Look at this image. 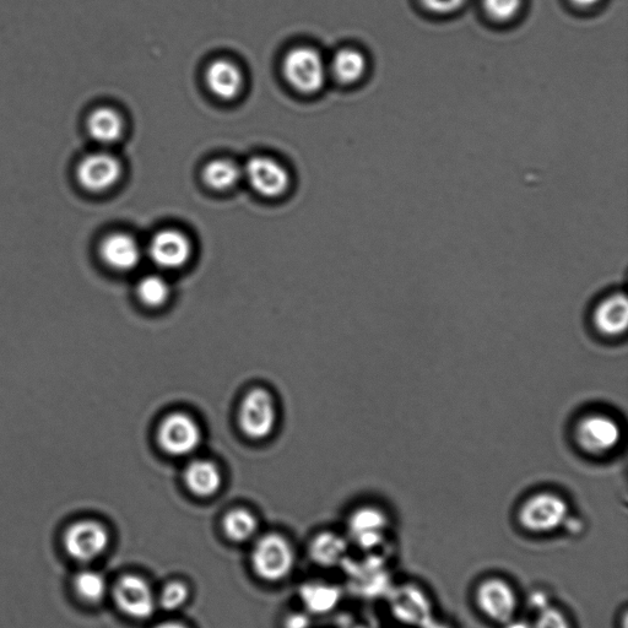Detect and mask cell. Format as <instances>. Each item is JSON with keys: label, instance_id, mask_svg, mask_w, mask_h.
<instances>
[{"label": "cell", "instance_id": "6da1fadb", "mask_svg": "<svg viewBox=\"0 0 628 628\" xmlns=\"http://www.w3.org/2000/svg\"><path fill=\"white\" fill-rule=\"evenodd\" d=\"M254 575L267 583L284 581L295 567V552L283 535L269 533L254 544L251 552Z\"/></svg>", "mask_w": 628, "mask_h": 628}, {"label": "cell", "instance_id": "7a4b0ae2", "mask_svg": "<svg viewBox=\"0 0 628 628\" xmlns=\"http://www.w3.org/2000/svg\"><path fill=\"white\" fill-rule=\"evenodd\" d=\"M283 74L292 89L301 94L312 95L326 83L327 68L321 54L316 50L311 47H296L285 56Z\"/></svg>", "mask_w": 628, "mask_h": 628}, {"label": "cell", "instance_id": "3957f363", "mask_svg": "<svg viewBox=\"0 0 628 628\" xmlns=\"http://www.w3.org/2000/svg\"><path fill=\"white\" fill-rule=\"evenodd\" d=\"M113 602L124 616L135 621L151 619L157 598L150 583L138 575H124L112 589Z\"/></svg>", "mask_w": 628, "mask_h": 628}, {"label": "cell", "instance_id": "277c9868", "mask_svg": "<svg viewBox=\"0 0 628 628\" xmlns=\"http://www.w3.org/2000/svg\"><path fill=\"white\" fill-rule=\"evenodd\" d=\"M110 533L104 524L94 519H83L70 525L63 544L73 560L89 563L100 559L110 546Z\"/></svg>", "mask_w": 628, "mask_h": 628}, {"label": "cell", "instance_id": "5b68a950", "mask_svg": "<svg viewBox=\"0 0 628 628\" xmlns=\"http://www.w3.org/2000/svg\"><path fill=\"white\" fill-rule=\"evenodd\" d=\"M238 422L243 433L252 440H264L272 435L276 424V408L272 395L262 388L247 393L241 403Z\"/></svg>", "mask_w": 628, "mask_h": 628}, {"label": "cell", "instance_id": "8992f818", "mask_svg": "<svg viewBox=\"0 0 628 628\" xmlns=\"http://www.w3.org/2000/svg\"><path fill=\"white\" fill-rule=\"evenodd\" d=\"M568 506L562 497L543 492L524 503L519 522L532 533H550L566 522Z\"/></svg>", "mask_w": 628, "mask_h": 628}, {"label": "cell", "instance_id": "52a82bcc", "mask_svg": "<svg viewBox=\"0 0 628 628\" xmlns=\"http://www.w3.org/2000/svg\"><path fill=\"white\" fill-rule=\"evenodd\" d=\"M157 438L166 453L186 457L197 451L202 442V430L191 416L175 413L161 422Z\"/></svg>", "mask_w": 628, "mask_h": 628}, {"label": "cell", "instance_id": "ba28073f", "mask_svg": "<svg viewBox=\"0 0 628 628\" xmlns=\"http://www.w3.org/2000/svg\"><path fill=\"white\" fill-rule=\"evenodd\" d=\"M121 177V161L106 151L85 156L77 167L79 186L89 193H106L116 186Z\"/></svg>", "mask_w": 628, "mask_h": 628}, {"label": "cell", "instance_id": "9c48e42d", "mask_svg": "<svg viewBox=\"0 0 628 628\" xmlns=\"http://www.w3.org/2000/svg\"><path fill=\"white\" fill-rule=\"evenodd\" d=\"M242 172L253 191L265 198L283 196L290 186L288 170L272 157L253 156Z\"/></svg>", "mask_w": 628, "mask_h": 628}, {"label": "cell", "instance_id": "30bf717a", "mask_svg": "<svg viewBox=\"0 0 628 628\" xmlns=\"http://www.w3.org/2000/svg\"><path fill=\"white\" fill-rule=\"evenodd\" d=\"M148 253L157 267L176 270L184 267L192 256V243L177 230L157 232L149 243Z\"/></svg>", "mask_w": 628, "mask_h": 628}, {"label": "cell", "instance_id": "8fae6325", "mask_svg": "<svg viewBox=\"0 0 628 628\" xmlns=\"http://www.w3.org/2000/svg\"><path fill=\"white\" fill-rule=\"evenodd\" d=\"M476 603L483 614L498 624H508L517 610L513 589L501 579H489L476 592Z\"/></svg>", "mask_w": 628, "mask_h": 628}, {"label": "cell", "instance_id": "7c38bea8", "mask_svg": "<svg viewBox=\"0 0 628 628\" xmlns=\"http://www.w3.org/2000/svg\"><path fill=\"white\" fill-rule=\"evenodd\" d=\"M579 445L592 454L611 451L620 442L621 430L616 421L605 415H590L577 427Z\"/></svg>", "mask_w": 628, "mask_h": 628}, {"label": "cell", "instance_id": "4fadbf2b", "mask_svg": "<svg viewBox=\"0 0 628 628\" xmlns=\"http://www.w3.org/2000/svg\"><path fill=\"white\" fill-rule=\"evenodd\" d=\"M99 256L107 268L118 273H128L142 261V249L131 235L113 232L101 241Z\"/></svg>", "mask_w": 628, "mask_h": 628}, {"label": "cell", "instance_id": "5bb4252c", "mask_svg": "<svg viewBox=\"0 0 628 628\" xmlns=\"http://www.w3.org/2000/svg\"><path fill=\"white\" fill-rule=\"evenodd\" d=\"M183 479L188 491L199 498L213 497L223 486V474L210 460H193L184 470Z\"/></svg>", "mask_w": 628, "mask_h": 628}, {"label": "cell", "instance_id": "9a60e30c", "mask_svg": "<svg viewBox=\"0 0 628 628\" xmlns=\"http://www.w3.org/2000/svg\"><path fill=\"white\" fill-rule=\"evenodd\" d=\"M205 83L213 95L221 100L236 99L243 88V75L236 64L218 59L210 64L205 73Z\"/></svg>", "mask_w": 628, "mask_h": 628}, {"label": "cell", "instance_id": "2e32d148", "mask_svg": "<svg viewBox=\"0 0 628 628\" xmlns=\"http://www.w3.org/2000/svg\"><path fill=\"white\" fill-rule=\"evenodd\" d=\"M86 129L96 143L112 145L123 137L124 121L119 112L113 108L99 107L90 113Z\"/></svg>", "mask_w": 628, "mask_h": 628}, {"label": "cell", "instance_id": "e0dca14e", "mask_svg": "<svg viewBox=\"0 0 628 628\" xmlns=\"http://www.w3.org/2000/svg\"><path fill=\"white\" fill-rule=\"evenodd\" d=\"M595 326L605 335L617 337L628 326V302L624 294L610 296L594 313Z\"/></svg>", "mask_w": 628, "mask_h": 628}, {"label": "cell", "instance_id": "ac0fdd59", "mask_svg": "<svg viewBox=\"0 0 628 628\" xmlns=\"http://www.w3.org/2000/svg\"><path fill=\"white\" fill-rule=\"evenodd\" d=\"M368 62L364 53L356 48H341L332 61V72L341 84L359 83L365 77Z\"/></svg>", "mask_w": 628, "mask_h": 628}, {"label": "cell", "instance_id": "d6986e66", "mask_svg": "<svg viewBox=\"0 0 628 628\" xmlns=\"http://www.w3.org/2000/svg\"><path fill=\"white\" fill-rule=\"evenodd\" d=\"M300 598L308 613L323 615L337 608L340 590L333 584L311 582L301 587Z\"/></svg>", "mask_w": 628, "mask_h": 628}, {"label": "cell", "instance_id": "ffe728a7", "mask_svg": "<svg viewBox=\"0 0 628 628\" xmlns=\"http://www.w3.org/2000/svg\"><path fill=\"white\" fill-rule=\"evenodd\" d=\"M386 516L373 507H364L351 514L349 519V529L351 535L359 541L361 545L375 544V538L384 527H386Z\"/></svg>", "mask_w": 628, "mask_h": 628}, {"label": "cell", "instance_id": "44dd1931", "mask_svg": "<svg viewBox=\"0 0 628 628\" xmlns=\"http://www.w3.org/2000/svg\"><path fill=\"white\" fill-rule=\"evenodd\" d=\"M221 528L231 543L245 544L256 537L259 525L257 517L251 511L235 508L225 514Z\"/></svg>", "mask_w": 628, "mask_h": 628}, {"label": "cell", "instance_id": "7402d4cb", "mask_svg": "<svg viewBox=\"0 0 628 628\" xmlns=\"http://www.w3.org/2000/svg\"><path fill=\"white\" fill-rule=\"evenodd\" d=\"M346 552V543L340 535L335 533H321L314 537L308 549L311 560L323 568H330L343 559Z\"/></svg>", "mask_w": 628, "mask_h": 628}, {"label": "cell", "instance_id": "603a6c76", "mask_svg": "<svg viewBox=\"0 0 628 628\" xmlns=\"http://www.w3.org/2000/svg\"><path fill=\"white\" fill-rule=\"evenodd\" d=\"M242 171L231 160L218 159L210 161L203 170L204 183L214 191H229L240 181Z\"/></svg>", "mask_w": 628, "mask_h": 628}, {"label": "cell", "instance_id": "cb8c5ba5", "mask_svg": "<svg viewBox=\"0 0 628 628\" xmlns=\"http://www.w3.org/2000/svg\"><path fill=\"white\" fill-rule=\"evenodd\" d=\"M73 587L79 599L90 605L104 602L108 592L105 576L94 570L80 571L74 577Z\"/></svg>", "mask_w": 628, "mask_h": 628}, {"label": "cell", "instance_id": "d4e9b609", "mask_svg": "<svg viewBox=\"0 0 628 628\" xmlns=\"http://www.w3.org/2000/svg\"><path fill=\"white\" fill-rule=\"evenodd\" d=\"M138 297L148 307L164 306L171 295L167 280L160 275L145 276L138 284Z\"/></svg>", "mask_w": 628, "mask_h": 628}, {"label": "cell", "instance_id": "484cf974", "mask_svg": "<svg viewBox=\"0 0 628 628\" xmlns=\"http://www.w3.org/2000/svg\"><path fill=\"white\" fill-rule=\"evenodd\" d=\"M191 597V590L186 583L182 581H171L162 588L157 598V606L164 611H177L188 603Z\"/></svg>", "mask_w": 628, "mask_h": 628}, {"label": "cell", "instance_id": "4316f807", "mask_svg": "<svg viewBox=\"0 0 628 628\" xmlns=\"http://www.w3.org/2000/svg\"><path fill=\"white\" fill-rule=\"evenodd\" d=\"M524 0H483L485 13L498 24H508L521 14Z\"/></svg>", "mask_w": 628, "mask_h": 628}, {"label": "cell", "instance_id": "83f0119b", "mask_svg": "<svg viewBox=\"0 0 628 628\" xmlns=\"http://www.w3.org/2000/svg\"><path fill=\"white\" fill-rule=\"evenodd\" d=\"M419 2L430 14L449 16L460 12L467 0H419Z\"/></svg>", "mask_w": 628, "mask_h": 628}, {"label": "cell", "instance_id": "f1b7e54d", "mask_svg": "<svg viewBox=\"0 0 628 628\" xmlns=\"http://www.w3.org/2000/svg\"><path fill=\"white\" fill-rule=\"evenodd\" d=\"M532 628H571L566 616L561 611L552 608L541 610L537 621Z\"/></svg>", "mask_w": 628, "mask_h": 628}, {"label": "cell", "instance_id": "f546056e", "mask_svg": "<svg viewBox=\"0 0 628 628\" xmlns=\"http://www.w3.org/2000/svg\"><path fill=\"white\" fill-rule=\"evenodd\" d=\"M311 615L307 613H291L284 619V628H311Z\"/></svg>", "mask_w": 628, "mask_h": 628}, {"label": "cell", "instance_id": "4dcf8cb0", "mask_svg": "<svg viewBox=\"0 0 628 628\" xmlns=\"http://www.w3.org/2000/svg\"><path fill=\"white\" fill-rule=\"evenodd\" d=\"M603 0H570V3L573 7H576L581 10H588L595 7H598Z\"/></svg>", "mask_w": 628, "mask_h": 628}, {"label": "cell", "instance_id": "1f68e13d", "mask_svg": "<svg viewBox=\"0 0 628 628\" xmlns=\"http://www.w3.org/2000/svg\"><path fill=\"white\" fill-rule=\"evenodd\" d=\"M154 628H189L188 626L182 624V622L178 621H164L157 624Z\"/></svg>", "mask_w": 628, "mask_h": 628}, {"label": "cell", "instance_id": "d6a6232c", "mask_svg": "<svg viewBox=\"0 0 628 628\" xmlns=\"http://www.w3.org/2000/svg\"><path fill=\"white\" fill-rule=\"evenodd\" d=\"M506 628H532V626H529L527 624V622H523V621H518V622H508V626Z\"/></svg>", "mask_w": 628, "mask_h": 628}, {"label": "cell", "instance_id": "836d02e7", "mask_svg": "<svg viewBox=\"0 0 628 628\" xmlns=\"http://www.w3.org/2000/svg\"><path fill=\"white\" fill-rule=\"evenodd\" d=\"M424 628H449L445 624H440V622H426Z\"/></svg>", "mask_w": 628, "mask_h": 628}]
</instances>
